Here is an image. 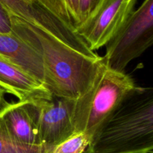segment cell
Segmentation results:
<instances>
[{"mask_svg":"<svg viewBox=\"0 0 153 153\" xmlns=\"http://www.w3.org/2000/svg\"><path fill=\"white\" fill-rule=\"evenodd\" d=\"M11 31L36 51L42 59L44 85L52 96L76 100L92 85L102 58L88 56L55 36L10 14Z\"/></svg>","mask_w":153,"mask_h":153,"instance_id":"6da1fadb","label":"cell"},{"mask_svg":"<svg viewBox=\"0 0 153 153\" xmlns=\"http://www.w3.org/2000/svg\"><path fill=\"white\" fill-rule=\"evenodd\" d=\"M153 89L137 87L91 137L84 153H152Z\"/></svg>","mask_w":153,"mask_h":153,"instance_id":"7a4b0ae2","label":"cell"},{"mask_svg":"<svg viewBox=\"0 0 153 153\" xmlns=\"http://www.w3.org/2000/svg\"><path fill=\"white\" fill-rule=\"evenodd\" d=\"M137 87L131 76L108 68L102 60L89 89L74 100L72 120L76 132H84L91 138Z\"/></svg>","mask_w":153,"mask_h":153,"instance_id":"3957f363","label":"cell"},{"mask_svg":"<svg viewBox=\"0 0 153 153\" xmlns=\"http://www.w3.org/2000/svg\"><path fill=\"white\" fill-rule=\"evenodd\" d=\"M152 43L153 0H144L105 45L103 62L111 70L124 72L128 64L140 57Z\"/></svg>","mask_w":153,"mask_h":153,"instance_id":"277c9868","label":"cell"},{"mask_svg":"<svg viewBox=\"0 0 153 153\" xmlns=\"http://www.w3.org/2000/svg\"><path fill=\"white\" fill-rule=\"evenodd\" d=\"M137 0H102L97 10L76 32L88 49L94 51L105 46L119 31L133 11Z\"/></svg>","mask_w":153,"mask_h":153,"instance_id":"5b68a950","label":"cell"},{"mask_svg":"<svg viewBox=\"0 0 153 153\" xmlns=\"http://www.w3.org/2000/svg\"><path fill=\"white\" fill-rule=\"evenodd\" d=\"M0 4L10 14L47 31L78 52L90 57L97 56L95 52L88 49L76 31L54 16L37 0H0Z\"/></svg>","mask_w":153,"mask_h":153,"instance_id":"8992f818","label":"cell"},{"mask_svg":"<svg viewBox=\"0 0 153 153\" xmlns=\"http://www.w3.org/2000/svg\"><path fill=\"white\" fill-rule=\"evenodd\" d=\"M34 102L40 144L55 147L76 133L72 120L74 100L52 96L51 98L35 100Z\"/></svg>","mask_w":153,"mask_h":153,"instance_id":"52a82bcc","label":"cell"},{"mask_svg":"<svg viewBox=\"0 0 153 153\" xmlns=\"http://www.w3.org/2000/svg\"><path fill=\"white\" fill-rule=\"evenodd\" d=\"M37 116L34 100L11 103L4 100L0 108V133L18 144L43 145L39 140Z\"/></svg>","mask_w":153,"mask_h":153,"instance_id":"ba28073f","label":"cell"},{"mask_svg":"<svg viewBox=\"0 0 153 153\" xmlns=\"http://www.w3.org/2000/svg\"><path fill=\"white\" fill-rule=\"evenodd\" d=\"M0 88L16 97L19 101L49 99L52 97L43 84L1 57Z\"/></svg>","mask_w":153,"mask_h":153,"instance_id":"9c48e42d","label":"cell"},{"mask_svg":"<svg viewBox=\"0 0 153 153\" xmlns=\"http://www.w3.org/2000/svg\"><path fill=\"white\" fill-rule=\"evenodd\" d=\"M0 57L43 85L44 70L41 58L34 49L12 31L0 33Z\"/></svg>","mask_w":153,"mask_h":153,"instance_id":"30bf717a","label":"cell"},{"mask_svg":"<svg viewBox=\"0 0 153 153\" xmlns=\"http://www.w3.org/2000/svg\"><path fill=\"white\" fill-rule=\"evenodd\" d=\"M45 8L76 31L80 26L79 0H37Z\"/></svg>","mask_w":153,"mask_h":153,"instance_id":"8fae6325","label":"cell"},{"mask_svg":"<svg viewBox=\"0 0 153 153\" xmlns=\"http://www.w3.org/2000/svg\"><path fill=\"white\" fill-rule=\"evenodd\" d=\"M91 137L84 132H76L69 138L55 146L52 153H84Z\"/></svg>","mask_w":153,"mask_h":153,"instance_id":"7c38bea8","label":"cell"},{"mask_svg":"<svg viewBox=\"0 0 153 153\" xmlns=\"http://www.w3.org/2000/svg\"><path fill=\"white\" fill-rule=\"evenodd\" d=\"M53 146L47 145L25 146L8 140L0 133V153H52Z\"/></svg>","mask_w":153,"mask_h":153,"instance_id":"4fadbf2b","label":"cell"},{"mask_svg":"<svg viewBox=\"0 0 153 153\" xmlns=\"http://www.w3.org/2000/svg\"><path fill=\"white\" fill-rule=\"evenodd\" d=\"M102 1V0H79L80 26L89 19Z\"/></svg>","mask_w":153,"mask_h":153,"instance_id":"5bb4252c","label":"cell"},{"mask_svg":"<svg viewBox=\"0 0 153 153\" xmlns=\"http://www.w3.org/2000/svg\"><path fill=\"white\" fill-rule=\"evenodd\" d=\"M11 32L10 13L0 4V33Z\"/></svg>","mask_w":153,"mask_h":153,"instance_id":"9a60e30c","label":"cell"},{"mask_svg":"<svg viewBox=\"0 0 153 153\" xmlns=\"http://www.w3.org/2000/svg\"><path fill=\"white\" fill-rule=\"evenodd\" d=\"M4 94H5L4 91H3L1 88H0V108H1V105H2V103H3V102L4 101Z\"/></svg>","mask_w":153,"mask_h":153,"instance_id":"2e32d148","label":"cell"}]
</instances>
